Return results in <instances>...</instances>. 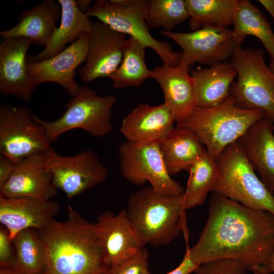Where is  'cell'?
I'll return each instance as SVG.
<instances>
[{
    "label": "cell",
    "mask_w": 274,
    "mask_h": 274,
    "mask_svg": "<svg viewBox=\"0 0 274 274\" xmlns=\"http://www.w3.org/2000/svg\"><path fill=\"white\" fill-rule=\"evenodd\" d=\"M208 219L190 258L201 265L216 260L241 263L254 274L272 272L274 215L213 192Z\"/></svg>",
    "instance_id": "cell-1"
},
{
    "label": "cell",
    "mask_w": 274,
    "mask_h": 274,
    "mask_svg": "<svg viewBox=\"0 0 274 274\" xmlns=\"http://www.w3.org/2000/svg\"><path fill=\"white\" fill-rule=\"evenodd\" d=\"M47 255L44 274H109L94 223L68 206L63 222L52 220L38 230Z\"/></svg>",
    "instance_id": "cell-2"
},
{
    "label": "cell",
    "mask_w": 274,
    "mask_h": 274,
    "mask_svg": "<svg viewBox=\"0 0 274 274\" xmlns=\"http://www.w3.org/2000/svg\"><path fill=\"white\" fill-rule=\"evenodd\" d=\"M125 210L145 246L167 245L181 232L188 244L189 235L184 194L170 196L161 194L151 187H144L129 195Z\"/></svg>",
    "instance_id": "cell-3"
},
{
    "label": "cell",
    "mask_w": 274,
    "mask_h": 274,
    "mask_svg": "<svg viewBox=\"0 0 274 274\" xmlns=\"http://www.w3.org/2000/svg\"><path fill=\"white\" fill-rule=\"evenodd\" d=\"M263 117L261 110L238 107L230 94L218 106L196 107L185 122L178 124L191 129L208 153L217 159L225 148L238 141L253 124Z\"/></svg>",
    "instance_id": "cell-4"
},
{
    "label": "cell",
    "mask_w": 274,
    "mask_h": 274,
    "mask_svg": "<svg viewBox=\"0 0 274 274\" xmlns=\"http://www.w3.org/2000/svg\"><path fill=\"white\" fill-rule=\"evenodd\" d=\"M217 161L219 173L213 192L274 215V196L248 162L238 140L225 148Z\"/></svg>",
    "instance_id": "cell-5"
},
{
    "label": "cell",
    "mask_w": 274,
    "mask_h": 274,
    "mask_svg": "<svg viewBox=\"0 0 274 274\" xmlns=\"http://www.w3.org/2000/svg\"><path fill=\"white\" fill-rule=\"evenodd\" d=\"M229 61L237 74L230 94L238 107L262 111L274 124V73L261 49H237Z\"/></svg>",
    "instance_id": "cell-6"
},
{
    "label": "cell",
    "mask_w": 274,
    "mask_h": 274,
    "mask_svg": "<svg viewBox=\"0 0 274 274\" xmlns=\"http://www.w3.org/2000/svg\"><path fill=\"white\" fill-rule=\"evenodd\" d=\"M86 14L151 48L163 64L176 66L180 63L182 53L174 51L167 42L157 40L150 33L148 1L96 0Z\"/></svg>",
    "instance_id": "cell-7"
},
{
    "label": "cell",
    "mask_w": 274,
    "mask_h": 274,
    "mask_svg": "<svg viewBox=\"0 0 274 274\" xmlns=\"http://www.w3.org/2000/svg\"><path fill=\"white\" fill-rule=\"evenodd\" d=\"M116 102L111 94L98 95L87 86H81L75 95L66 104V110L58 119L46 121L37 116L52 143L63 133L81 129L95 138L106 136L113 130L112 109Z\"/></svg>",
    "instance_id": "cell-8"
},
{
    "label": "cell",
    "mask_w": 274,
    "mask_h": 274,
    "mask_svg": "<svg viewBox=\"0 0 274 274\" xmlns=\"http://www.w3.org/2000/svg\"><path fill=\"white\" fill-rule=\"evenodd\" d=\"M43 126L25 106L0 104V153L16 165L51 147Z\"/></svg>",
    "instance_id": "cell-9"
},
{
    "label": "cell",
    "mask_w": 274,
    "mask_h": 274,
    "mask_svg": "<svg viewBox=\"0 0 274 274\" xmlns=\"http://www.w3.org/2000/svg\"><path fill=\"white\" fill-rule=\"evenodd\" d=\"M119 165L122 176L136 186L146 182L156 191L167 196H179L185 190L169 174L159 143L139 144L125 141L118 149Z\"/></svg>",
    "instance_id": "cell-10"
},
{
    "label": "cell",
    "mask_w": 274,
    "mask_h": 274,
    "mask_svg": "<svg viewBox=\"0 0 274 274\" xmlns=\"http://www.w3.org/2000/svg\"><path fill=\"white\" fill-rule=\"evenodd\" d=\"M46 168L52 182L68 199L81 194L107 179L108 171L97 154L90 149L72 156H63L51 147L41 152Z\"/></svg>",
    "instance_id": "cell-11"
},
{
    "label": "cell",
    "mask_w": 274,
    "mask_h": 274,
    "mask_svg": "<svg viewBox=\"0 0 274 274\" xmlns=\"http://www.w3.org/2000/svg\"><path fill=\"white\" fill-rule=\"evenodd\" d=\"M160 33L181 47V57L190 65L197 62L210 66L227 61L242 45L228 27H205L190 32L161 29Z\"/></svg>",
    "instance_id": "cell-12"
},
{
    "label": "cell",
    "mask_w": 274,
    "mask_h": 274,
    "mask_svg": "<svg viewBox=\"0 0 274 274\" xmlns=\"http://www.w3.org/2000/svg\"><path fill=\"white\" fill-rule=\"evenodd\" d=\"M126 36L99 21L93 23L87 59L78 70L83 82L110 77L122 61Z\"/></svg>",
    "instance_id": "cell-13"
},
{
    "label": "cell",
    "mask_w": 274,
    "mask_h": 274,
    "mask_svg": "<svg viewBox=\"0 0 274 274\" xmlns=\"http://www.w3.org/2000/svg\"><path fill=\"white\" fill-rule=\"evenodd\" d=\"M90 32L82 33L79 38L57 55L46 59L31 62L27 60L28 73L38 86L46 82L60 85L72 97L80 86L75 80L76 70L86 61Z\"/></svg>",
    "instance_id": "cell-14"
},
{
    "label": "cell",
    "mask_w": 274,
    "mask_h": 274,
    "mask_svg": "<svg viewBox=\"0 0 274 274\" xmlns=\"http://www.w3.org/2000/svg\"><path fill=\"white\" fill-rule=\"evenodd\" d=\"M32 42L24 38L4 39L0 44V93L29 102L37 86L30 76L27 52Z\"/></svg>",
    "instance_id": "cell-15"
},
{
    "label": "cell",
    "mask_w": 274,
    "mask_h": 274,
    "mask_svg": "<svg viewBox=\"0 0 274 274\" xmlns=\"http://www.w3.org/2000/svg\"><path fill=\"white\" fill-rule=\"evenodd\" d=\"M94 227L106 261L111 266L145 247L125 210L117 214L110 211L104 212L97 218Z\"/></svg>",
    "instance_id": "cell-16"
},
{
    "label": "cell",
    "mask_w": 274,
    "mask_h": 274,
    "mask_svg": "<svg viewBox=\"0 0 274 274\" xmlns=\"http://www.w3.org/2000/svg\"><path fill=\"white\" fill-rule=\"evenodd\" d=\"M190 66L181 57L177 65L163 64L151 70V78L158 83L162 89L163 104L171 111L177 124L185 122L196 107Z\"/></svg>",
    "instance_id": "cell-17"
},
{
    "label": "cell",
    "mask_w": 274,
    "mask_h": 274,
    "mask_svg": "<svg viewBox=\"0 0 274 274\" xmlns=\"http://www.w3.org/2000/svg\"><path fill=\"white\" fill-rule=\"evenodd\" d=\"M59 211V204L51 199L0 196V222L8 230L11 239L21 230H38L44 227Z\"/></svg>",
    "instance_id": "cell-18"
},
{
    "label": "cell",
    "mask_w": 274,
    "mask_h": 274,
    "mask_svg": "<svg viewBox=\"0 0 274 274\" xmlns=\"http://www.w3.org/2000/svg\"><path fill=\"white\" fill-rule=\"evenodd\" d=\"M175 122L163 103L152 106L140 102L123 119L119 130L128 142L159 143L174 128Z\"/></svg>",
    "instance_id": "cell-19"
},
{
    "label": "cell",
    "mask_w": 274,
    "mask_h": 274,
    "mask_svg": "<svg viewBox=\"0 0 274 274\" xmlns=\"http://www.w3.org/2000/svg\"><path fill=\"white\" fill-rule=\"evenodd\" d=\"M57 194L50 172L45 167L41 152L31 155L16 165L0 196L7 197H28L43 200H51Z\"/></svg>",
    "instance_id": "cell-20"
},
{
    "label": "cell",
    "mask_w": 274,
    "mask_h": 274,
    "mask_svg": "<svg viewBox=\"0 0 274 274\" xmlns=\"http://www.w3.org/2000/svg\"><path fill=\"white\" fill-rule=\"evenodd\" d=\"M248 162L261 181L274 192V124L265 117L253 124L238 140Z\"/></svg>",
    "instance_id": "cell-21"
},
{
    "label": "cell",
    "mask_w": 274,
    "mask_h": 274,
    "mask_svg": "<svg viewBox=\"0 0 274 274\" xmlns=\"http://www.w3.org/2000/svg\"><path fill=\"white\" fill-rule=\"evenodd\" d=\"M61 8L54 0H43L35 7L23 10L18 16V23L0 32L4 38H24L33 44L45 47L61 18Z\"/></svg>",
    "instance_id": "cell-22"
},
{
    "label": "cell",
    "mask_w": 274,
    "mask_h": 274,
    "mask_svg": "<svg viewBox=\"0 0 274 274\" xmlns=\"http://www.w3.org/2000/svg\"><path fill=\"white\" fill-rule=\"evenodd\" d=\"M192 78L195 106L208 108L222 103L230 95L236 72L229 61L204 68L193 69Z\"/></svg>",
    "instance_id": "cell-23"
},
{
    "label": "cell",
    "mask_w": 274,
    "mask_h": 274,
    "mask_svg": "<svg viewBox=\"0 0 274 274\" xmlns=\"http://www.w3.org/2000/svg\"><path fill=\"white\" fill-rule=\"evenodd\" d=\"M61 6L60 23L54 30L47 45L39 53L27 55L31 62L40 61L61 52L68 43H73L84 33L91 32L93 23L77 7L76 1L58 0Z\"/></svg>",
    "instance_id": "cell-24"
},
{
    "label": "cell",
    "mask_w": 274,
    "mask_h": 274,
    "mask_svg": "<svg viewBox=\"0 0 274 274\" xmlns=\"http://www.w3.org/2000/svg\"><path fill=\"white\" fill-rule=\"evenodd\" d=\"M169 174L189 172L191 166L206 151L194 132L188 127L177 124L159 143Z\"/></svg>",
    "instance_id": "cell-25"
},
{
    "label": "cell",
    "mask_w": 274,
    "mask_h": 274,
    "mask_svg": "<svg viewBox=\"0 0 274 274\" xmlns=\"http://www.w3.org/2000/svg\"><path fill=\"white\" fill-rule=\"evenodd\" d=\"M233 25V35L239 43L242 44L247 36H253L274 59V32L271 23L258 8L249 1L239 0Z\"/></svg>",
    "instance_id": "cell-26"
},
{
    "label": "cell",
    "mask_w": 274,
    "mask_h": 274,
    "mask_svg": "<svg viewBox=\"0 0 274 274\" xmlns=\"http://www.w3.org/2000/svg\"><path fill=\"white\" fill-rule=\"evenodd\" d=\"M238 0H185L189 26L193 30L205 27L233 25Z\"/></svg>",
    "instance_id": "cell-27"
},
{
    "label": "cell",
    "mask_w": 274,
    "mask_h": 274,
    "mask_svg": "<svg viewBox=\"0 0 274 274\" xmlns=\"http://www.w3.org/2000/svg\"><path fill=\"white\" fill-rule=\"evenodd\" d=\"M184 193V208L187 210L203 204L213 190L219 168L217 159L207 150L191 166Z\"/></svg>",
    "instance_id": "cell-28"
},
{
    "label": "cell",
    "mask_w": 274,
    "mask_h": 274,
    "mask_svg": "<svg viewBox=\"0 0 274 274\" xmlns=\"http://www.w3.org/2000/svg\"><path fill=\"white\" fill-rule=\"evenodd\" d=\"M146 49L136 40L127 38L122 61L109 77L114 88L138 87L151 78V70L145 61Z\"/></svg>",
    "instance_id": "cell-29"
},
{
    "label": "cell",
    "mask_w": 274,
    "mask_h": 274,
    "mask_svg": "<svg viewBox=\"0 0 274 274\" xmlns=\"http://www.w3.org/2000/svg\"><path fill=\"white\" fill-rule=\"evenodd\" d=\"M17 256V268L25 274H44L47 255L37 229H26L12 239Z\"/></svg>",
    "instance_id": "cell-30"
},
{
    "label": "cell",
    "mask_w": 274,
    "mask_h": 274,
    "mask_svg": "<svg viewBox=\"0 0 274 274\" xmlns=\"http://www.w3.org/2000/svg\"><path fill=\"white\" fill-rule=\"evenodd\" d=\"M189 16L185 0L148 1V23L153 28L172 31Z\"/></svg>",
    "instance_id": "cell-31"
},
{
    "label": "cell",
    "mask_w": 274,
    "mask_h": 274,
    "mask_svg": "<svg viewBox=\"0 0 274 274\" xmlns=\"http://www.w3.org/2000/svg\"><path fill=\"white\" fill-rule=\"evenodd\" d=\"M149 252L145 247L111 266L109 274H141L148 269Z\"/></svg>",
    "instance_id": "cell-32"
},
{
    "label": "cell",
    "mask_w": 274,
    "mask_h": 274,
    "mask_svg": "<svg viewBox=\"0 0 274 274\" xmlns=\"http://www.w3.org/2000/svg\"><path fill=\"white\" fill-rule=\"evenodd\" d=\"M248 270L239 262L220 259L200 265L195 274H248Z\"/></svg>",
    "instance_id": "cell-33"
},
{
    "label": "cell",
    "mask_w": 274,
    "mask_h": 274,
    "mask_svg": "<svg viewBox=\"0 0 274 274\" xmlns=\"http://www.w3.org/2000/svg\"><path fill=\"white\" fill-rule=\"evenodd\" d=\"M0 267L17 268L16 252L5 227H0Z\"/></svg>",
    "instance_id": "cell-34"
},
{
    "label": "cell",
    "mask_w": 274,
    "mask_h": 274,
    "mask_svg": "<svg viewBox=\"0 0 274 274\" xmlns=\"http://www.w3.org/2000/svg\"><path fill=\"white\" fill-rule=\"evenodd\" d=\"M16 164L8 157L0 156V190L4 187L12 176Z\"/></svg>",
    "instance_id": "cell-35"
},
{
    "label": "cell",
    "mask_w": 274,
    "mask_h": 274,
    "mask_svg": "<svg viewBox=\"0 0 274 274\" xmlns=\"http://www.w3.org/2000/svg\"><path fill=\"white\" fill-rule=\"evenodd\" d=\"M189 247L187 245L184 258L180 264L174 270L165 274H191L200 265L191 260L189 254Z\"/></svg>",
    "instance_id": "cell-36"
},
{
    "label": "cell",
    "mask_w": 274,
    "mask_h": 274,
    "mask_svg": "<svg viewBox=\"0 0 274 274\" xmlns=\"http://www.w3.org/2000/svg\"><path fill=\"white\" fill-rule=\"evenodd\" d=\"M257 2L268 12L274 22V0H258Z\"/></svg>",
    "instance_id": "cell-37"
},
{
    "label": "cell",
    "mask_w": 274,
    "mask_h": 274,
    "mask_svg": "<svg viewBox=\"0 0 274 274\" xmlns=\"http://www.w3.org/2000/svg\"><path fill=\"white\" fill-rule=\"evenodd\" d=\"M76 4L78 9L85 14L90 9L92 5L91 0H78L76 1Z\"/></svg>",
    "instance_id": "cell-38"
},
{
    "label": "cell",
    "mask_w": 274,
    "mask_h": 274,
    "mask_svg": "<svg viewBox=\"0 0 274 274\" xmlns=\"http://www.w3.org/2000/svg\"><path fill=\"white\" fill-rule=\"evenodd\" d=\"M0 274H25L17 268L0 267Z\"/></svg>",
    "instance_id": "cell-39"
},
{
    "label": "cell",
    "mask_w": 274,
    "mask_h": 274,
    "mask_svg": "<svg viewBox=\"0 0 274 274\" xmlns=\"http://www.w3.org/2000/svg\"><path fill=\"white\" fill-rule=\"evenodd\" d=\"M268 66L271 71L274 73V59H271Z\"/></svg>",
    "instance_id": "cell-40"
},
{
    "label": "cell",
    "mask_w": 274,
    "mask_h": 274,
    "mask_svg": "<svg viewBox=\"0 0 274 274\" xmlns=\"http://www.w3.org/2000/svg\"><path fill=\"white\" fill-rule=\"evenodd\" d=\"M271 267H272V272H273L274 274V252H273L272 260H271Z\"/></svg>",
    "instance_id": "cell-41"
},
{
    "label": "cell",
    "mask_w": 274,
    "mask_h": 274,
    "mask_svg": "<svg viewBox=\"0 0 274 274\" xmlns=\"http://www.w3.org/2000/svg\"><path fill=\"white\" fill-rule=\"evenodd\" d=\"M141 274H151L149 270V269L145 270L144 271H143L142 273Z\"/></svg>",
    "instance_id": "cell-42"
},
{
    "label": "cell",
    "mask_w": 274,
    "mask_h": 274,
    "mask_svg": "<svg viewBox=\"0 0 274 274\" xmlns=\"http://www.w3.org/2000/svg\"><path fill=\"white\" fill-rule=\"evenodd\" d=\"M192 274V273H191Z\"/></svg>",
    "instance_id": "cell-43"
}]
</instances>
